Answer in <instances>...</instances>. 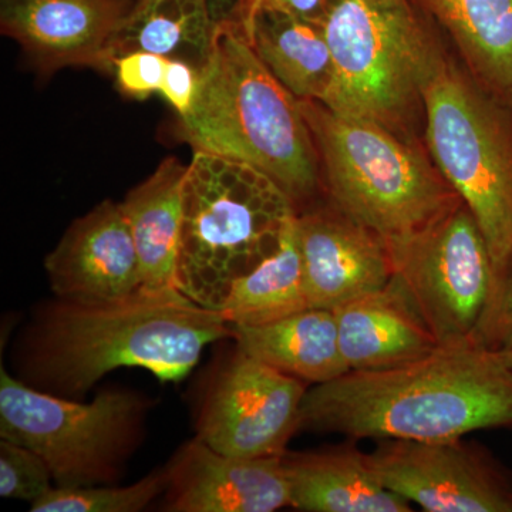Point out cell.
<instances>
[{"label":"cell","mask_w":512,"mask_h":512,"mask_svg":"<svg viewBox=\"0 0 512 512\" xmlns=\"http://www.w3.org/2000/svg\"><path fill=\"white\" fill-rule=\"evenodd\" d=\"M303 427L412 441L512 427V367L501 353L468 343L387 369L350 370L306 392Z\"/></svg>","instance_id":"1"},{"label":"cell","mask_w":512,"mask_h":512,"mask_svg":"<svg viewBox=\"0 0 512 512\" xmlns=\"http://www.w3.org/2000/svg\"><path fill=\"white\" fill-rule=\"evenodd\" d=\"M232 336L220 312L180 291L140 289L100 305L60 301L30 336L28 370L43 389L82 396L120 367H141L160 382H180L211 343Z\"/></svg>","instance_id":"2"},{"label":"cell","mask_w":512,"mask_h":512,"mask_svg":"<svg viewBox=\"0 0 512 512\" xmlns=\"http://www.w3.org/2000/svg\"><path fill=\"white\" fill-rule=\"evenodd\" d=\"M178 134L194 151L258 168L296 207L320 181L318 150L301 100L269 72L239 20L218 23L214 47Z\"/></svg>","instance_id":"3"},{"label":"cell","mask_w":512,"mask_h":512,"mask_svg":"<svg viewBox=\"0 0 512 512\" xmlns=\"http://www.w3.org/2000/svg\"><path fill=\"white\" fill-rule=\"evenodd\" d=\"M296 208L258 168L194 151L183 184L178 291L220 312L232 284L278 249Z\"/></svg>","instance_id":"4"},{"label":"cell","mask_w":512,"mask_h":512,"mask_svg":"<svg viewBox=\"0 0 512 512\" xmlns=\"http://www.w3.org/2000/svg\"><path fill=\"white\" fill-rule=\"evenodd\" d=\"M335 210L383 239L406 237L461 204L437 167L380 124L301 100Z\"/></svg>","instance_id":"5"},{"label":"cell","mask_w":512,"mask_h":512,"mask_svg":"<svg viewBox=\"0 0 512 512\" xmlns=\"http://www.w3.org/2000/svg\"><path fill=\"white\" fill-rule=\"evenodd\" d=\"M437 170L483 232L494 271L512 249V116L431 49L420 82Z\"/></svg>","instance_id":"6"},{"label":"cell","mask_w":512,"mask_h":512,"mask_svg":"<svg viewBox=\"0 0 512 512\" xmlns=\"http://www.w3.org/2000/svg\"><path fill=\"white\" fill-rule=\"evenodd\" d=\"M335 80L328 109L393 131L413 100L431 45L409 0H338L322 26Z\"/></svg>","instance_id":"7"},{"label":"cell","mask_w":512,"mask_h":512,"mask_svg":"<svg viewBox=\"0 0 512 512\" xmlns=\"http://www.w3.org/2000/svg\"><path fill=\"white\" fill-rule=\"evenodd\" d=\"M146 403L123 390L93 402L53 396L0 373V437L43 458L57 487H86L119 478L136 448Z\"/></svg>","instance_id":"8"},{"label":"cell","mask_w":512,"mask_h":512,"mask_svg":"<svg viewBox=\"0 0 512 512\" xmlns=\"http://www.w3.org/2000/svg\"><path fill=\"white\" fill-rule=\"evenodd\" d=\"M383 241L393 275L437 343H474L493 285L494 264L483 232L466 205L461 202L414 234Z\"/></svg>","instance_id":"9"},{"label":"cell","mask_w":512,"mask_h":512,"mask_svg":"<svg viewBox=\"0 0 512 512\" xmlns=\"http://www.w3.org/2000/svg\"><path fill=\"white\" fill-rule=\"evenodd\" d=\"M369 461L384 487L429 512H512V481L477 444L382 440Z\"/></svg>","instance_id":"10"},{"label":"cell","mask_w":512,"mask_h":512,"mask_svg":"<svg viewBox=\"0 0 512 512\" xmlns=\"http://www.w3.org/2000/svg\"><path fill=\"white\" fill-rule=\"evenodd\" d=\"M301 382L238 350L212 386L198 437L225 456H282L301 429Z\"/></svg>","instance_id":"11"},{"label":"cell","mask_w":512,"mask_h":512,"mask_svg":"<svg viewBox=\"0 0 512 512\" xmlns=\"http://www.w3.org/2000/svg\"><path fill=\"white\" fill-rule=\"evenodd\" d=\"M133 0H0V29L37 70L93 67L113 73L111 39Z\"/></svg>","instance_id":"12"},{"label":"cell","mask_w":512,"mask_h":512,"mask_svg":"<svg viewBox=\"0 0 512 512\" xmlns=\"http://www.w3.org/2000/svg\"><path fill=\"white\" fill-rule=\"evenodd\" d=\"M45 266L60 301L100 305L140 291L136 242L121 202L103 201L74 221Z\"/></svg>","instance_id":"13"},{"label":"cell","mask_w":512,"mask_h":512,"mask_svg":"<svg viewBox=\"0 0 512 512\" xmlns=\"http://www.w3.org/2000/svg\"><path fill=\"white\" fill-rule=\"evenodd\" d=\"M309 308L336 311L393 278L383 238L338 210L296 217Z\"/></svg>","instance_id":"14"},{"label":"cell","mask_w":512,"mask_h":512,"mask_svg":"<svg viewBox=\"0 0 512 512\" xmlns=\"http://www.w3.org/2000/svg\"><path fill=\"white\" fill-rule=\"evenodd\" d=\"M167 470V511L272 512L291 507L282 456H225L195 437Z\"/></svg>","instance_id":"15"},{"label":"cell","mask_w":512,"mask_h":512,"mask_svg":"<svg viewBox=\"0 0 512 512\" xmlns=\"http://www.w3.org/2000/svg\"><path fill=\"white\" fill-rule=\"evenodd\" d=\"M333 312L340 350L349 372L404 365L440 348L409 293L394 275L380 291Z\"/></svg>","instance_id":"16"},{"label":"cell","mask_w":512,"mask_h":512,"mask_svg":"<svg viewBox=\"0 0 512 512\" xmlns=\"http://www.w3.org/2000/svg\"><path fill=\"white\" fill-rule=\"evenodd\" d=\"M291 507L309 512H410L412 504L384 487L352 444L282 454Z\"/></svg>","instance_id":"17"},{"label":"cell","mask_w":512,"mask_h":512,"mask_svg":"<svg viewBox=\"0 0 512 512\" xmlns=\"http://www.w3.org/2000/svg\"><path fill=\"white\" fill-rule=\"evenodd\" d=\"M252 49L299 100L325 103L335 80V64L325 30L284 10L256 2L238 18Z\"/></svg>","instance_id":"18"},{"label":"cell","mask_w":512,"mask_h":512,"mask_svg":"<svg viewBox=\"0 0 512 512\" xmlns=\"http://www.w3.org/2000/svg\"><path fill=\"white\" fill-rule=\"evenodd\" d=\"M187 167L175 157L165 158L156 173L128 192L121 202L136 242L144 291H178Z\"/></svg>","instance_id":"19"},{"label":"cell","mask_w":512,"mask_h":512,"mask_svg":"<svg viewBox=\"0 0 512 512\" xmlns=\"http://www.w3.org/2000/svg\"><path fill=\"white\" fill-rule=\"evenodd\" d=\"M239 352L315 384L349 372L339 343L335 312L308 308L274 322L231 326Z\"/></svg>","instance_id":"20"},{"label":"cell","mask_w":512,"mask_h":512,"mask_svg":"<svg viewBox=\"0 0 512 512\" xmlns=\"http://www.w3.org/2000/svg\"><path fill=\"white\" fill-rule=\"evenodd\" d=\"M217 29L208 0H133L111 39V67L116 57L148 52L201 70Z\"/></svg>","instance_id":"21"},{"label":"cell","mask_w":512,"mask_h":512,"mask_svg":"<svg viewBox=\"0 0 512 512\" xmlns=\"http://www.w3.org/2000/svg\"><path fill=\"white\" fill-rule=\"evenodd\" d=\"M450 33L473 72L512 106V0H419Z\"/></svg>","instance_id":"22"},{"label":"cell","mask_w":512,"mask_h":512,"mask_svg":"<svg viewBox=\"0 0 512 512\" xmlns=\"http://www.w3.org/2000/svg\"><path fill=\"white\" fill-rule=\"evenodd\" d=\"M296 217L274 254L232 284L220 309L229 326L264 325L309 308Z\"/></svg>","instance_id":"23"},{"label":"cell","mask_w":512,"mask_h":512,"mask_svg":"<svg viewBox=\"0 0 512 512\" xmlns=\"http://www.w3.org/2000/svg\"><path fill=\"white\" fill-rule=\"evenodd\" d=\"M168 487V470L151 473L128 487H52L30 504L33 512H137Z\"/></svg>","instance_id":"24"},{"label":"cell","mask_w":512,"mask_h":512,"mask_svg":"<svg viewBox=\"0 0 512 512\" xmlns=\"http://www.w3.org/2000/svg\"><path fill=\"white\" fill-rule=\"evenodd\" d=\"M53 476L43 458L19 444L0 441V495L5 498L29 501L45 495Z\"/></svg>","instance_id":"25"},{"label":"cell","mask_w":512,"mask_h":512,"mask_svg":"<svg viewBox=\"0 0 512 512\" xmlns=\"http://www.w3.org/2000/svg\"><path fill=\"white\" fill-rule=\"evenodd\" d=\"M474 343L497 353L512 350V249L503 264L494 271L493 285Z\"/></svg>","instance_id":"26"},{"label":"cell","mask_w":512,"mask_h":512,"mask_svg":"<svg viewBox=\"0 0 512 512\" xmlns=\"http://www.w3.org/2000/svg\"><path fill=\"white\" fill-rule=\"evenodd\" d=\"M167 57L148 52H133L113 60V76L121 93L144 100L160 92Z\"/></svg>","instance_id":"27"},{"label":"cell","mask_w":512,"mask_h":512,"mask_svg":"<svg viewBox=\"0 0 512 512\" xmlns=\"http://www.w3.org/2000/svg\"><path fill=\"white\" fill-rule=\"evenodd\" d=\"M200 70L183 60L168 59L165 67L163 83H161V96L181 117L191 109L192 100L197 92Z\"/></svg>","instance_id":"28"},{"label":"cell","mask_w":512,"mask_h":512,"mask_svg":"<svg viewBox=\"0 0 512 512\" xmlns=\"http://www.w3.org/2000/svg\"><path fill=\"white\" fill-rule=\"evenodd\" d=\"M256 2H264L266 5L284 10V12L295 16V18L323 26V23H325L326 18L329 16L330 10L333 9V6L336 5L338 0H255L254 3ZM254 3H252V5H254ZM244 10H242V12H244Z\"/></svg>","instance_id":"29"},{"label":"cell","mask_w":512,"mask_h":512,"mask_svg":"<svg viewBox=\"0 0 512 512\" xmlns=\"http://www.w3.org/2000/svg\"><path fill=\"white\" fill-rule=\"evenodd\" d=\"M208 3H210L212 18L215 22L221 23L235 19L241 0H208Z\"/></svg>","instance_id":"30"},{"label":"cell","mask_w":512,"mask_h":512,"mask_svg":"<svg viewBox=\"0 0 512 512\" xmlns=\"http://www.w3.org/2000/svg\"><path fill=\"white\" fill-rule=\"evenodd\" d=\"M501 356H503L505 362L512 367V350H510V352L501 353Z\"/></svg>","instance_id":"31"},{"label":"cell","mask_w":512,"mask_h":512,"mask_svg":"<svg viewBox=\"0 0 512 512\" xmlns=\"http://www.w3.org/2000/svg\"><path fill=\"white\" fill-rule=\"evenodd\" d=\"M255 0H241V5H239V9L238 10H244V9H247L248 6H251L252 3H254Z\"/></svg>","instance_id":"32"}]
</instances>
